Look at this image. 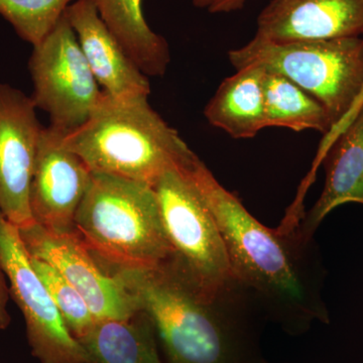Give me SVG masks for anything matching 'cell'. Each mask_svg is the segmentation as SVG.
Here are the masks:
<instances>
[{
    "label": "cell",
    "instance_id": "5bb4252c",
    "mask_svg": "<svg viewBox=\"0 0 363 363\" xmlns=\"http://www.w3.org/2000/svg\"><path fill=\"white\" fill-rule=\"evenodd\" d=\"M326 180L319 199L305 213L298 233L314 238L325 217L347 203L363 205V104L335 138L322 161Z\"/></svg>",
    "mask_w": 363,
    "mask_h": 363
},
{
    "label": "cell",
    "instance_id": "8992f818",
    "mask_svg": "<svg viewBox=\"0 0 363 363\" xmlns=\"http://www.w3.org/2000/svg\"><path fill=\"white\" fill-rule=\"evenodd\" d=\"M152 188L169 247L164 264L207 298L235 285L219 227L185 169L164 172Z\"/></svg>",
    "mask_w": 363,
    "mask_h": 363
},
{
    "label": "cell",
    "instance_id": "ba28073f",
    "mask_svg": "<svg viewBox=\"0 0 363 363\" xmlns=\"http://www.w3.org/2000/svg\"><path fill=\"white\" fill-rule=\"evenodd\" d=\"M0 269L9 296L20 308L33 357L40 363H88L81 344L67 328L58 308L38 276L20 228L0 211Z\"/></svg>",
    "mask_w": 363,
    "mask_h": 363
},
{
    "label": "cell",
    "instance_id": "ac0fdd59",
    "mask_svg": "<svg viewBox=\"0 0 363 363\" xmlns=\"http://www.w3.org/2000/svg\"><path fill=\"white\" fill-rule=\"evenodd\" d=\"M264 92L267 128L316 130L324 136L333 126L323 105L283 76L266 72Z\"/></svg>",
    "mask_w": 363,
    "mask_h": 363
},
{
    "label": "cell",
    "instance_id": "30bf717a",
    "mask_svg": "<svg viewBox=\"0 0 363 363\" xmlns=\"http://www.w3.org/2000/svg\"><path fill=\"white\" fill-rule=\"evenodd\" d=\"M32 97L0 83V211L18 228L35 223L30 187L40 133Z\"/></svg>",
    "mask_w": 363,
    "mask_h": 363
},
{
    "label": "cell",
    "instance_id": "5b68a950",
    "mask_svg": "<svg viewBox=\"0 0 363 363\" xmlns=\"http://www.w3.org/2000/svg\"><path fill=\"white\" fill-rule=\"evenodd\" d=\"M228 59L235 70L259 66L292 81L323 105L332 128L350 111L363 88L362 37L290 43L255 37L229 51Z\"/></svg>",
    "mask_w": 363,
    "mask_h": 363
},
{
    "label": "cell",
    "instance_id": "7c38bea8",
    "mask_svg": "<svg viewBox=\"0 0 363 363\" xmlns=\"http://www.w3.org/2000/svg\"><path fill=\"white\" fill-rule=\"evenodd\" d=\"M257 25L274 43L363 37V0H272Z\"/></svg>",
    "mask_w": 363,
    "mask_h": 363
},
{
    "label": "cell",
    "instance_id": "44dd1931",
    "mask_svg": "<svg viewBox=\"0 0 363 363\" xmlns=\"http://www.w3.org/2000/svg\"><path fill=\"white\" fill-rule=\"evenodd\" d=\"M362 104L363 88L362 93H360L359 96L357 97V101L353 104L352 108L350 109V111L346 114L345 117H344L340 123L336 124V125L334 126V128H332L327 135H325L323 138H322L319 147H318L317 150L316 157H315L314 161H313L311 169H310L309 173H308L310 176L316 177L318 169L321 166L325 154H326L327 150L330 147L332 143H333L334 140H335V138H337V136L340 135L346 128H347L348 124L352 121L353 117H354L357 112L359 111Z\"/></svg>",
    "mask_w": 363,
    "mask_h": 363
},
{
    "label": "cell",
    "instance_id": "4fadbf2b",
    "mask_svg": "<svg viewBox=\"0 0 363 363\" xmlns=\"http://www.w3.org/2000/svg\"><path fill=\"white\" fill-rule=\"evenodd\" d=\"M65 16L102 90L112 97L149 96V77L124 51L91 0H76Z\"/></svg>",
    "mask_w": 363,
    "mask_h": 363
},
{
    "label": "cell",
    "instance_id": "e0dca14e",
    "mask_svg": "<svg viewBox=\"0 0 363 363\" xmlns=\"http://www.w3.org/2000/svg\"><path fill=\"white\" fill-rule=\"evenodd\" d=\"M124 51L147 77L164 75L171 62L168 42L147 25L142 0H91Z\"/></svg>",
    "mask_w": 363,
    "mask_h": 363
},
{
    "label": "cell",
    "instance_id": "3957f363",
    "mask_svg": "<svg viewBox=\"0 0 363 363\" xmlns=\"http://www.w3.org/2000/svg\"><path fill=\"white\" fill-rule=\"evenodd\" d=\"M63 145L92 173L107 174L154 186L171 169H183L195 152L149 104V96L106 94L89 119L63 135Z\"/></svg>",
    "mask_w": 363,
    "mask_h": 363
},
{
    "label": "cell",
    "instance_id": "cb8c5ba5",
    "mask_svg": "<svg viewBox=\"0 0 363 363\" xmlns=\"http://www.w3.org/2000/svg\"><path fill=\"white\" fill-rule=\"evenodd\" d=\"M216 0H193V4L198 9H209Z\"/></svg>",
    "mask_w": 363,
    "mask_h": 363
},
{
    "label": "cell",
    "instance_id": "277c9868",
    "mask_svg": "<svg viewBox=\"0 0 363 363\" xmlns=\"http://www.w3.org/2000/svg\"><path fill=\"white\" fill-rule=\"evenodd\" d=\"M74 233L104 269H154L169 260L156 192L142 182L92 173Z\"/></svg>",
    "mask_w": 363,
    "mask_h": 363
},
{
    "label": "cell",
    "instance_id": "603a6c76",
    "mask_svg": "<svg viewBox=\"0 0 363 363\" xmlns=\"http://www.w3.org/2000/svg\"><path fill=\"white\" fill-rule=\"evenodd\" d=\"M245 1L247 0H216L208 11L211 13H231L242 9Z\"/></svg>",
    "mask_w": 363,
    "mask_h": 363
},
{
    "label": "cell",
    "instance_id": "8fae6325",
    "mask_svg": "<svg viewBox=\"0 0 363 363\" xmlns=\"http://www.w3.org/2000/svg\"><path fill=\"white\" fill-rule=\"evenodd\" d=\"M63 135L43 128L32 182L30 208L33 220L52 233H74L79 206L89 188L92 172L63 145Z\"/></svg>",
    "mask_w": 363,
    "mask_h": 363
},
{
    "label": "cell",
    "instance_id": "9c48e42d",
    "mask_svg": "<svg viewBox=\"0 0 363 363\" xmlns=\"http://www.w3.org/2000/svg\"><path fill=\"white\" fill-rule=\"evenodd\" d=\"M20 233L30 257L57 269L84 298L96 321L130 319L140 312L133 296L105 271L75 233H52L37 223Z\"/></svg>",
    "mask_w": 363,
    "mask_h": 363
},
{
    "label": "cell",
    "instance_id": "2e32d148",
    "mask_svg": "<svg viewBox=\"0 0 363 363\" xmlns=\"http://www.w3.org/2000/svg\"><path fill=\"white\" fill-rule=\"evenodd\" d=\"M88 363H162L154 325L145 313L125 320H99L79 339Z\"/></svg>",
    "mask_w": 363,
    "mask_h": 363
},
{
    "label": "cell",
    "instance_id": "7402d4cb",
    "mask_svg": "<svg viewBox=\"0 0 363 363\" xmlns=\"http://www.w3.org/2000/svg\"><path fill=\"white\" fill-rule=\"evenodd\" d=\"M9 289L6 284V278L4 272L0 269V329L4 330L11 323V316H9L7 304L9 300Z\"/></svg>",
    "mask_w": 363,
    "mask_h": 363
},
{
    "label": "cell",
    "instance_id": "d6986e66",
    "mask_svg": "<svg viewBox=\"0 0 363 363\" xmlns=\"http://www.w3.org/2000/svg\"><path fill=\"white\" fill-rule=\"evenodd\" d=\"M76 0H0V16L33 47L40 44L58 25Z\"/></svg>",
    "mask_w": 363,
    "mask_h": 363
},
{
    "label": "cell",
    "instance_id": "7a4b0ae2",
    "mask_svg": "<svg viewBox=\"0 0 363 363\" xmlns=\"http://www.w3.org/2000/svg\"><path fill=\"white\" fill-rule=\"evenodd\" d=\"M156 330L162 363H262V323L250 294L235 285L214 298L191 288L167 264L106 269Z\"/></svg>",
    "mask_w": 363,
    "mask_h": 363
},
{
    "label": "cell",
    "instance_id": "6da1fadb",
    "mask_svg": "<svg viewBox=\"0 0 363 363\" xmlns=\"http://www.w3.org/2000/svg\"><path fill=\"white\" fill-rule=\"evenodd\" d=\"M219 227L233 279L257 303L266 321L289 335L307 333L315 322L328 324L323 300L325 272L314 238L260 223L240 200L196 157L184 169Z\"/></svg>",
    "mask_w": 363,
    "mask_h": 363
},
{
    "label": "cell",
    "instance_id": "52a82bcc",
    "mask_svg": "<svg viewBox=\"0 0 363 363\" xmlns=\"http://www.w3.org/2000/svg\"><path fill=\"white\" fill-rule=\"evenodd\" d=\"M37 109L49 114L50 128L66 135L89 119L104 96L65 14L28 61Z\"/></svg>",
    "mask_w": 363,
    "mask_h": 363
},
{
    "label": "cell",
    "instance_id": "ffe728a7",
    "mask_svg": "<svg viewBox=\"0 0 363 363\" xmlns=\"http://www.w3.org/2000/svg\"><path fill=\"white\" fill-rule=\"evenodd\" d=\"M30 260L72 336L77 341L84 337L96 323L84 298L51 264L33 257Z\"/></svg>",
    "mask_w": 363,
    "mask_h": 363
},
{
    "label": "cell",
    "instance_id": "d4e9b609",
    "mask_svg": "<svg viewBox=\"0 0 363 363\" xmlns=\"http://www.w3.org/2000/svg\"><path fill=\"white\" fill-rule=\"evenodd\" d=\"M262 363H269V362H266V360H264V362H262Z\"/></svg>",
    "mask_w": 363,
    "mask_h": 363
},
{
    "label": "cell",
    "instance_id": "9a60e30c",
    "mask_svg": "<svg viewBox=\"0 0 363 363\" xmlns=\"http://www.w3.org/2000/svg\"><path fill=\"white\" fill-rule=\"evenodd\" d=\"M264 75L262 67L247 66L224 79L205 107L208 123L238 140L266 128Z\"/></svg>",
    "mask_w": 363,
    "mask_h": 363
}]
</instances>
